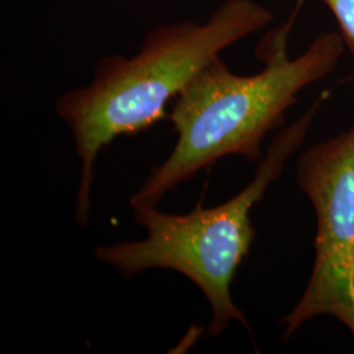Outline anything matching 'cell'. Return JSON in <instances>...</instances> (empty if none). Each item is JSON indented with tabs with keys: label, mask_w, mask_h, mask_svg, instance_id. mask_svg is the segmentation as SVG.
I'll return each mask as SVG.
<instances>
[{
	"label": "cell",
	"mask_w": 354,
	"mask_h": 354,
	"mask_svg": "<svg viewBox=\"0 0 354 354\" xmlns=\"http://www.w3.org/2000/svg\"><path fill=\"white\" fill-rule=\"evenodd\" d=\"M327 97L328 92H324L299 120L279 131L257 165L252 181L236 196L214 207H203L198 203L187 214L159 212L156 205L137 206L133 209L134 219L147 236L140 241L99 245L96 259L124 277L147 269L175 270L203 291L210 304V336L222 335L231 322L241 323L251 332L247 317L231 297L232 281L256 236L251 212L282 175L286 160L301 147Z\"/></svg>",
	"instance_id": "obj_3"
},
{
	"label": "cell",
	"mask_w": 354,
	"mask_h": 354,
	"mask_svg": "<svg viewBox=\"0 0 354 354\" xmlns=\"http://www.w3.org/2000/svg\"><path fill=\"white\" fill-rule=\"evenodd\" d=\"M297 181L317 215L315 260L301 299L279 320L282 340L317 317L337 319L354 339V124L302 152Z\"/></svg>",
	"instance_id": "obj_4"
},
{
	"label": "cell",
	"mask_w": 354,
	"mask_h": 354,
	"mask_svg": "<svg viewBox=\"0 0 354 354\" xmlns=\"http://www.w3.org/2000/svg\"><path fill=\"white\" fill-rule=\"evenodd\" d=\"M290 26L288 23L261 41L257 57L266 66L260 73L234 74L218 57L172 100L168 120L176 131V145L130 197L133 209L156 205L226 156L261 160L268 133L283 125L286 111L306 87L335 71L344 53L342 36L328 32L291 59L286 53Z\"/></svg>",
	"instance_id": "obj_2"
},
{
	"label": "cell",
	"mask_w": 354,
	"mask_h": 354,
	"mask_svg": "<svg viewBox=\"0 0 354 354\" xmlns=\"http://www.w3.org/2000/svg\"><path fill=\"white\" fill-rule=\"evenodd\" d=\"M337 21L344 44L354 54V0H319Z\"/></svg>",
	"instance_id": "obj_5"
},
{
	"label": "cell",
	"mask_w": 354,
	"mask_h": 354,
	"mask_svg": "<svg viewBox=\"0 0 354 354\" xmlns=\"http://www.w3.org/2000/svg\"><path fill=\"white\" fill-rule=\"evenodd\" d=\"M272 20V12L253 0H226L206 23L177 21L150 30L131 58L104 57L91 84L58 97L55 111L70 127L80 160L75 209L80 227L88 225L93 168L102 149L168 118V104L201 70Z\"/></svg>",
	"instance_id": "obj_1"
}]
</instances>
